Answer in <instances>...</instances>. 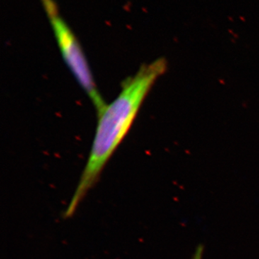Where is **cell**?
Segmentation results:
<instances>
[{
	"instance_id": "7a4b0ae2",
	"label": "cell",
	"mask_w": 259,
	"mask_h": 259,
	"mask_svg": "<svg viewBox=\"0 0 259 259\" xmlns=\"http://www.w3.org/2000/svg\"><path fill=\"white\" fill-rule=\"evenodd\" d=\"M65 64L93 104L97 112L106 105L97 90L86 56L72 30L57 13L49 15Z\"/></svg>"
},
{
	"instance_id": "6da1fadb",
	"label": "cell",
	"mask_w": 259,
	"mask_h": 259,
	"mask_svg": "<svg viewBox=\"0 0 259 259\" xmlns=\"http://www.w3.org/2000/svg\"><path fill=\"white\" fill-rule=\"evenodd\" d=\"M162 70V64L144 66L127 78L120 93L97 112V125L86 166L66 210L65 218L76 212L89 191L97 183L104 168L134 123L141 105Z\"/></svg>"
},
{
	"instance_id": "277c9868",
	"label": "cell",
	"mask_w": 259,
	"mask_h": 259,
	"mask_svg": "<svg viewBox=\"0 0 259 259\" xmlns=\"http://www.w3.org/2000/svg\"><path fill=\"white\" fill-rule=\"evenodd\" d=\"M203 247H202V245H199V246L197 247V249H196L195 252H194L192 259H202V257H203Z\"/></svg>"
},
{
	"instance_id": "3957f363",
	"label": "cell",
	"mask_w": 259,
	"mask_h": 259,
	"mask_svg": "<svg viewBox=\"0 0 259 259\" xmlns=\"http://www.w3.org/2000/svg\"><path fill=\"white\" fill-rule=\"evenodd\" d=\"M42 1L44 6H45L46 10H47L48 15L57 12L55 5L53 3L52 0H42Z\"/></svg>"
}]
</instances>
